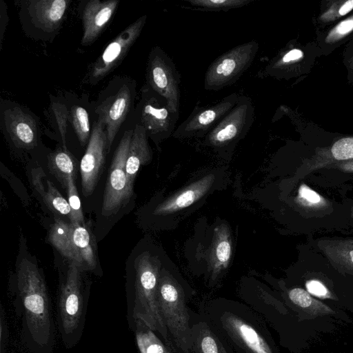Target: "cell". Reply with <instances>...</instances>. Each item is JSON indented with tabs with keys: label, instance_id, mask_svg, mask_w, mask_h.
Segmentation results:
<instances>
[{
	"label": "cell",
	"instance_id": "cell-1",
	"mask_svg": "<svg viewBox=\"0 0 353 353\" xmlns=\"http://www.w3.org/2000/svg\"><path fill=\"white\" fill-rule=\"evenodd\" d=\"M205 317L237 353H276L262 320L248 306L214 303Z\"/></svg>",
	"mask_w": 353,
	"mask_h": 353
},
{
	"label": "cell",
	"instance_id": "cell-2",
	"mask_svg": "<svg viewBox=\"0 0 353 353\" xmlns=\"http://www.w3.org/2000/svg\"><path fill=\"white\" fill-rule=\"evenodd\" d=\"M17 285L32 339L41 346L46 345L52 332L46 284L37 266L26 259L19 265Z\"/></svg>",
	"mask_w": 353,
	"mask_h": 353
},
{
	"label": "cell",
	"instance_id": "cell-3",
	"mask_svg": "<svg viewBox=\"0 0 353 353\" xmlns=\"http://www.w3.org/2000/svg\"><path fill=\"white\" fill-rule=\"evenodd\" d=\"M161 263L159 259L145 252L135 260L134 301L133 317L143 321L158 332L166 345L172 347L170 336L160 313L157 301V286Z\"/></svg>",
	"mask_w": 353,
	"mask_h": 353
},
{
	"label": "cell",
	"instance_id": "cell-4",
	"mask_svg": "<svg viewBox=\"0 0 353 353\" xmlns=\"http://www.w3.org/2000/svg\"><path fill=\"white\" fill-rule=\"evenodd\" d=\"M157 301L161 315L176 347L183 353L191 349V314L183 288L165 269L160 271Z\"/></svg>",
	"mask_w": 353,
	"mask_h": 353
},
{
	"label": "cell",
	"instance_id": "cell-5",
	"mask_svg": "<svg viewBox=\"0 0 353 353\" xmlns=\"http://www.w3.org/2000/svg\"><path fill=\"white\" fill-rule=\"evenodd\" d=\"M259 46L252 40L239 44L215 59L207 69L204 88L218 91L235 83L253 63Z\"/></svg>",
	"mask_w": 353,
	"mask_h": 353
},
{
	"label": "cell",
	"instance_id": "cell-6",
	"mask_svg": "<svg viewBox=\"0 0 353 353\" xmlns=\"http://www.w3.org/2000/svg\"><path fill=\"white\" fill-rule=\"evenodd\" d=\"M133 130L124 132L114 153L103 196L101 213L105 216L117 214L133 194L125 169Z\"/></svg>",
	"mask_w": 353,
	"mask_h": 353
},
{
	"label": "cell",
	"instance_id": "cell-7",
	"mask_svg": "<svg viewBox=\"0 0 353 353\" xmlns=\"http://www.w3.org/2000/svg\"><path fill=\"white\" fill-rule=\"evenodd\" d=\"M146 72L148 85L165 99L171 112L179 118L181 76L172 59L156 46L149 54Z\"/></svg>",
	"mask_w": 353,
	"mask_h": 353
},
{
	"label": "cell",
	"instance_id": "cell-8",
	"mask_svg": "<svg viewBox=\"0 0 353 353\" xmlns=\"http://www.w3.org/2000/svg\"><path fill=\"white\" fill-rule=\"evenodd\" d=\"M254 117L252 99L240 95L235 106L205 137V143L215 149H230L245 137L252 127Z\"/></svg>",
	"mask_w": 353,
	"mask_h": 353
},
{
	"label": "cell",
	"instance_id": "cell-9",
	"mask_svg": "<svg viewBox=\"0 0 353 353\" xmlns=\"http://www.w3.org/2000/svg\"><path fill=\"white\" fill-rule=\"evenodd\" d=\"M143 94L139 124L144 127L148 137L159 143L173 134L179 117L171 112L165 99L148 85Z\"/></svg>",
	"mask_w": 353,
	"mask_h": 353
},
{
	"label": "cell",
	"instance_id": "cell-10",
	"mask_svg": "<svg viewBox=\"0 0 353 353\" xmlns=\"http://www.w3.org/2000/svg\"><path fill=\"white\" fill-rule=\"evenodd\" d=\"M239 97L240 94L232 93L212 105H196L188 117L175 129L173 137H205L235 106Z\"/></svg>",
	"mask_w": 353,
	"mask_h": 353
},
{
	"label": "cell",
	"instance_id": "cell-11",
	"mask_svg": "<svg viewBox=\"0 0 353 353\" xmlns=\"http://www.w3.org/2000/svg\"><path fill=\"white\" fill-rule=\"evenodd\" d=\"M107 133L105 126L99 118L90 137L88 145L80 163L82 192L90 196L98 183L105 161Z\"/></svg>",
	"mask_w": 353,
	"mask_h": 353
},
{
	"label": "cell",
	"instance_id": "cell-12",
	"mask_svg": "<svg viewBox=\"0 0 353 353\" xmlns=\"http://www.w3.org/2000/svg\"><path fill=\"white\" fill-rule=\"evenodd\" d=\"M147 19L141 16L125 28L105 48L90 70V77L99 81L111 72L125 57L129 49L139 37Z\"/></svg>",
	"mask_w": 353,
	"mask_h": 353
},
{
	"label": "cell",
	"instance_id": "cell-13",
	"mask_svg": "<svg viewBox=\"0 0 353 353\" xmlns=\"http://www.w3.org/2000/svg\"><path fill=\"white\" fill-rule=\"evenodd\" d=\"M79 268L76 263H71L61 288L59 311L62 328L66 334L76 330L82 314L83 298Z\"/></svg>",
	"mask_w": 353,
	"mask_h": 353
},
{
	"label": "cell",
	"instance_id": "cell-14",
	"mask_svg": "<svg viewBox=\"0 0 353 353\" xmlns=\"http://www.w3.org/2000/svg\"><path fill=\"white\" fill-rule=\"evenodd\" d=\"M130 103L131 92L127 85H123L116 95L97 108L99 118L105 126L107 152H109L115 136L127 117Z\"/></svg>",
	"mask_w": 353,
	"mask_h": 353
},
{
	"label": "cell",
	"instance_id": "cell-15",
	"mask_svg": "<svg viewBox=\"0 0 353 353\" xmlns=\"http://www.w3.org/2000/svg\"><path fill=\"white\" fill-rule=\"evenodd\" d=\"M119 3L118 0H91L87 3L82 14L81 45H90L99 37L112 17Z\"/></svg>",
	"mask_w": 353,
	"mask_h": 353
},
{
	"label": "cell",
	"instance_id": "cell-16",
	"mask_svg": "<svg viewBox=\"0 0 353 353\" xmlns=\"http://www.w3.org/2000/svg\"><path fill=\"white\" fill-rule=\"evenodd\" d=\"M3 117L6 131L17 148L32 149L37 145V126L31 115L14 107L5 110Z\"/></svg>",
	"mask_w": 353,
	"mask_h": 353
},
{
	"label": "cell",
	"instance_id": "cell-17",
	"mask_svg": "<svg viewBox=\"0 0 353 353\" xmlns=\"http://www.w3.org/2000/svg\"><path fill=\"white\" fill-rule=\"evenodd\" d=\"M205 319L196 321L191 319L192 346L189 353H232L228 342Z\"/></svg>",
	"mask_w": 353,
	"mask_h": 353
},
{
	"label": "cell",
	"instance_id": "cell-18",
	"mask_svg": "<svg viewBox=\"0 0 353 353\" xmlns=\"http://www.w3.org/2000/svg\"><path fill=\"white\" fill-rule=\"evenodd\" d=\"M353 159V137H343L332 146L317 150L314 154L306 159L301 167L299 176H305L312 172L327 168L336 162Z\"/></svg>",
	"mask_w": 353,
	"mask_h": 353
},
{
	"label": "cell",
	"instance_id": "cell-19",
	"mask_svg": "<svg viewBox=\"0 0 353 353\" xmlns=\"http://www.w3.org/2000/svg\"><path fill=\"white\" fill-rule=\"evenodd\" d=\"M215 176L213 174L204 176L192 183L157 206L156 215H165L187 208L203 197L213 185Z\"/></svg>",
	"mask_w": 353,
	"mask_h": 353
},
{
	"label": "cell",
	"instance_id": "cell-20",
	"mask_svg": "<svg viewBox=\"0 0 353 353\" xmlns=\"http://www.w3.org/2000/svg\"><path fill=\"white\" fill-rule=\"evenodd\" d=\"M68 3L65 0H32L28 1V11L37 27L52 32L61 25Z\"/></svg>",
	"mask_w": 353,
	"mask_h": 353
},
{
	"label": "cell",
	"instance_id": "cell-21",
	"mask_svg": "<svg viewBox=\"0 0 353 353\" xmlns=\"http://www.w3.org/2000/svg\"><path fill=\"white\" fill-rule=\"evenodd\" d=\"M317 246L336 269L353 275V238H324Z\"/></svg>",
	"mask_w": 353,
	"mask_h": 353
},
{
	"label": "cell",
	"instance_id": "cell-22",
	"mask_svg": "<svg viewBox=\"0 0 353 353\" xmlns=\"http://www.w3.org/2000/svg\"><path fill=\"white\" fill-rule=\"evenodd\" d=\"M148 137L144 127L137 123L133 130L125 167L128 178L132 185H134L140 167L147 164L152 159V151L148 144Z\"/></svg>",
	"mask_w": 353,
	"mask_h": 353
},
{
	"label": "cell",
	"instance_id": "cell-23",
	"mask_svg": "<svg viewBox=\"0 0 353 353\" xmlns=\"http://www.w3.org/2000/svg\"><path fill=\"white\" fill-rule=\"evenodd\" d=\"M232 255V242L228 226L222 223L214 232L209 248L208 264L214 276L226 269Z\"/></svg>",
	"mask_w": 353,
	"mask_h": 353
},
{
	"label": "cell",
	"instance_id": "cell-24",
	"mask_svg": "<svg viewBox=\"0 0 353 353\" xmlns=\"http://www.w3.org/2000/svg\"><path fill=\"white\" fill-rule=\"evenodd\" d=\"M32 183L46 205L53 212L70 216L68 201L61 195L53 183L46 176L41 168L32 170Z\"/></svg>",
	"mask_w": 353,
	"mask_h": 353
},
{
	"label": "cell",
	"instance_id": "cell-25",
	"mask_svg": "<svg viewBox=\"0 0 353 353\" xmlns=\"http://www.w3.org/2000/svg\"><path fill=\"white\" fill-rule=\"evenodd\" d=\"M70 224L71 236L79 267L84 265L92 270L97 265V255L94 238L85 225Z\"/></svg>",
	"mask_w": 353,
	"mask_h": 353
},
{
	"label": "cell",
	"instance_id": "cell-26",
	"mask_svg": "<svg viewBox=\"0 0 353 353\" xmlns=\"http://www.w3.org/2000/svg\"><path fill=\"white\" fill-rule=\"evenodd\" d=\"M48 240L62 256L76 263L79 266L78 259L72 244L70 223L56 219L50 230Z\"/></svg>",
	"mask_w": 353,
	"mask_h": 353
},
{
	"label": "cell",
	"instance_id": "cell-27",
	"mask_svg": "<svg viewBox=\"0 0 353 353\" xmlns=\"http://www.w3.org/2000/svg\"><path fill=\"white\" fill-rule=\"evenodd\" d=\"M49 170L62 186L66 189L68 180L74 177L76 163L71 154L65 150H57L48 156Z\"/></svg>",
	"mask_w": 353,
	"mask_h": 353
},
{
	"label": "cell",
	"instance_id": "cell-28",
	"mask_svg": "<svg viewBox=\"0 0 353 353\" xmlns=\"http://www.w3.org/2000/svg\"><path fill=\"white\" fill-rule=\"evenodd\" d=\"M294 202L304 211L316 214H325L332 207L330 201L304 183L299 186Z\"/></svg>",
	"mask_w": 353,
	"mask_h": 353
},
{
	"label": "cell",
	"instance_id": "cell-29",
	"mask_svg": "<svg viewBox=\"0 0 353 353\" xmlns=\"http://www.w3.org/2000/svg\"><path fill=\"white\" fill-rule=\"evenodd\" d=\"M288 296L293 304L314 316L334 314L330 307L313 298L303 288H294L289 290Z\"/></svg>",
	"mask_w": 353,
	"mask_h": 353
},
{
	"label": "cell",
	"instance_id": "cell-30",
	"mask_svg": "<svg viewBox=\"0 0 353 353\" xmlns=\"http://www.w3.org/2000/svg\"><path fill=\"white\" fill-rule=\"evenodd\" d=\"M135 338L140 353H172L143 321L135 320Z\"/></svg>",
	"mask_w": 353,
	"mask_h": 353
},
{
	"label": "cell",
	"instance_id": "cell-31",
	"mask_svg": "<svg viewBox=\"0 0 353 353\" xmlns=\"http://www.w3.org/2000/svg\"><path fill=\"white\" fill-rule=\"evenodd\" d=\"M191 6L207 11L227 12L243 7L253 0H185Z\"/></svg>",
	"mask_w": 353,
	"mask_h": 353
},
{
	"label": "cell",
	"instance_id": "cell-32",
	"mask_svg": "<svg viewBox=\"0 0 353 353\" xmlns=\"http://www.w3.org/2000/svg\"><path fill=\"white\" fill-rule=\"evenodd\" d=\"M70 116L73 128L82 146H85L90 132L89 116L83 108L74 105L71 108Z\"/></svg>",
	"mask_w": 353,
	"mask_h": 353
},
{
	"label": "cell",
	"instance_id": "cell-33",
	"mask_svg": "<svg viewBox=\"0 0 353 353\" xmlns=\"http://www.w3.org/2000/svg\"><path fill=\"white\" fill-rule=\"evenodd\" d=\"M66 190L68 201L71 210V214L69 217L70 223L85 225L81 201L74 183V177L70 176L68 179Z\"/></svg>",
	"mask_w": 353,
	"mask_h": 353
},
{
	"label": "cell",
	"instance_id": "cell-34",
	"mask_svg": "<svg viewBox=\"0 0 353 353\" xmlns=\"http://www.w3.org/2000/svg\"><path fill=\"white\" fill-rule=\"evenodd\" d=\"M52 110L54 114L61 135L63 149L67 150L65 147V134L67 130L68 112L65 105L59 103H52Z\"/></svg>",
	"mask_w": 353,
	"mask_h": 353
},
{
	"label": "cell",
	"instance_id": "cell-35",
	"mask_svg": "<svg viewBox=\"0 0 353 353\" xmlns=\"http://www.w3.org/2000/svg\"><path fill=\"white\" fill-rule=\"evenodd\" d=\"M352 31H353V16L342 21L332 28L325 37V41L327 43L337 41Z\"/></svg>",
	"mask_w": 353,
	"mask_h": 353
},
{
	"label": "cell",
	"instance_id": "cell-36",
	"mask_svg": "<svg viewBox=\"0 0 353 353\" xmlns=\"http://www.w3.org/2000/svg\"><path fill=\"white\" fill-rule=\"evenodd\" d=\"M307 291L317 297L322 299H331L332 294L326 286L321 281L311 279L305 283Z\"/></svg>",
	"mask_w": 353,
	"mask_h": 353
},
{
	"label": "cell",
	"instance_id": "cell-37",
	"mask_svg": "<svg viewBox=\"0 0 353 353\" xmlns=\"http://www.w3.org/2000/svg\"><path fill=\"white\" fill-rule=\"evenodd\" d=\"M336 6L338 8L337 11H326L322 14L321 19L323 21H330L345 15L353 9V0L342 2L341 5Z\"/></svg>",
	"mask_w": 353,
	"mask_h": 353
},
{
	"label": "cell",
	"instance_id": "cell-38",
	"mask_svg": "<svg viewBox=\"0 0 353 353\" xmlns=\"http://www.w3.org/2000/svg\"><path fill=\"white\" fill-rule=\"evenodd\" d=\"M327 168H336L345 173H353V159L336 162Z\"/></svg>",
	"mask_w": 353,
	"mask_h": 353
},
{
	"label": "cell",
	"instance_id": "cell-39",
	"mask_svg": "<svg viewBox=\"0 0 353 353\" xmlns=\"http://www.w3.org/2000/svg\"><path fill=\"white\" fill-rule=\"evenodd\" d=\"M6 321H4V316L3 310H1V323H0V353H4V348L6 347Z\"/></svg>",
	"mask_w": 353,
	"mask_h": 353
},
{
	"label": "cell",
	"instance_id": "cell-40",
	"mask_svg": "<svg viewBox=\"0 0 353 353\" xmlns=\"http://www.w3.org/2000/svg\"><path fill=\"white\" fill-rule=\"evenodd\" d=\"M351 218L353 219V205L351 209V213H350Z\"/></svg>",
	"mask_w": 353,
	"mask_h": 353
}]
</instances>
